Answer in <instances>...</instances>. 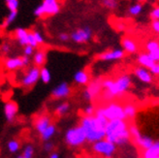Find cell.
Masks as SVG:
<instances>
[{"label":"cell","mask_w":159,"mask_h":158,"mask_svg":"<svg viewBox=\"0 0 159 158\" xmlns=\"http://www.w3.org/2000/svg\"><path fill=\"white\" fill-rule=\"evenodd\" d=\"M108 120L99 111L95 112L94 115L83 116L80 120V125L84 129L86 137V143L94 144L98 141L106 139V126Z\"/></svg>","instance_id":"obj_1"},{"label":"cell","mask_w":159,"mask_h":158,"mask_svg":"<svg viewBox=\"0 0 159 158\" xmlns=\"http://www.w3.org/2000/svg\"><path fill=\"white\" fill-rule=\"evenodd\" d=\"M106 140L115 144L117 147L130 143L131 134L124 120L116 118L108 121L106 126Z\"/></svg>","instance_id":"obj_2"},{"label":"cell","mask_w":159,"mask_h":158,"mask_svg":"<svg viewBox=\"0 0 159 158\" xmlns=\"http://www.w3.org/2000/svg\"><path fill=\"white\" fill-rule=\"evenodd\" d=\"M104 88L110 92L112 95H117L128 91L132 85V79L128 74H124L116 79V82L106 81L103 84Z\"/></svg>","instance_id":"obj_3"},{"label":"cell","mask_w":159,"mask_h":158,"mask_svg":"<svg viewBox=\"0 0 159 158\" xmlns=\"http://www.w3.org/2000/svg\"><path fill=\"white\" fill-rule=\"evenodd\" d=\"M64 143L69 147H80L86 143V137L84 129L78 124L66 130L64 134Z\"/></svg>","instance_id":"obj_4"},{"label":"cell","mask_w":159,"mask_h":158,"mask_svg":"<svg viewBox=\"0 0 159 158\" xmlns=\"http://www.w3.org/2000/svg\"><path fill=\"white\" fill-rule=\"evenodd\" d=\"M60 11V4L58 0H43V2L36 7L33 14L37 18L44 16H54Z\"/></svg>","instance_id":"obj_5"},{"label":"cell","mask_w":159,"mask_h":158,"mask_svg":"<svg viewBox=\"0 0 159 158\" xmlns=\"http://www.w3.org/2000/svg\"><path fill=\"white\" fill-rule=\"evenodd\" d=\"M91 149L94 153L99 154L104 158H113L116 153L117 147L115 144L111 143L110 141L104 139L92 144Z\"/></svg>","instance_id":"obj_6"},{"label":"cell","mask_w":159,"mask_h":158,"mask_svg":"<svg viewBox=\"0 0 159 158\" xmlns=\"http://www.w3.org/2000/svg\"><path fill=\"white\" fill-rule=\"evenodd\" d=\"M40 80V68L31 66L20 79V84L25 88H30L34 86Z\"/></svg>","instance_id":"obj_7"},{"label":"cell","mask_w":159,"mask_h":158,"mask_svg":"<svg viewBox=\"0 0 159 158\" xmlns=\"http://www.w3.org/2000/svg\"><path fill=\"white\" fill-rule=\"evenodd\" d=\"M92 35V29L89 26H84L74 30L70 34V40L76 44H85L91 40Z\"/></svg>","instance_id":"obj_8"},{"label":"cell","mask_w":159,"mask_h":158,"mask_svg":"<svg viewBox=\"0 0 159 158\" xmlns=\"http://www.w3.org/2000/svg\"><path fill=\"white\" fill-rule=\"evenodd\" d=\"M30 57L25 56H17V57H9L4 60V67L8 71H16L21 68H25L29 65Z\"/></svg>","instance_id":"obj_9"},{"label":"cell","mask_w":159,"mask_h":158,"mask_svg":"<svg viewBox=\"0 0 159 158\" xmlns=\"http://www.w3.org/2000/svg\"><path fill=\"white\" fill-rule=\"evenodd\" d=\"M98 111L108 120H116V118H121V120H123L125 116V111L116 104H111L108 107L100 109Z\"/></svg>","instance_id":"obj_10"},{"label":"cell","mask_w":159,"mask_h":158,"mask_svg":"<svg viewBox=\"0 0 159 158\" xmlns=\"http://www.w3.org/2000/svg\"><path fill=\"white\" fill-rule=\"evenodd\" d=\"M125 52L123 51L122 48H117V49H113L107 52H102L101 54L98 55V59L101 61H106V62H113V61H117L120 60L124 57Z\"/></svg>","instance_id":"obj_11"},{"label":"cell","mask_w":159,"mask_h":158,"mask_svg":"<svg viewBox=\"0 0 159 158\" xmlns=\"http://www.w3.org/2000/svg\"><path fill=\"white\" fill-rule=\"evenodd\" d=\"M71 88L68 83L63 82L60 83L59 84H57L55 88H52L51 95L52 98L54 99H58V100H62V99H66L70 96L71 94Z\"/></svg>","instance_id":"obj_12"},{"label":"cell","mask_w":159,"mask_h":158,"mask_svg":"<svg viewBox=\"0 0 159 158\" xmlns=\"http://www.w3.org/2000/svg\"><path fill=\"white\" fill-rule=\"evenodd\" d=\"M4 116L5 120L8 123H13L16 120V117L18 115L19 112V106L17 102L15 101H8L4 105Z\"/></svg>","instance_id":"obj_13"},{"label":"cell","mask_w":159,"mask_h":158,"mask_svg":"<svg viewBox=\"0 0 159 158\" xmlns=\"http://www.w3.org/2000/svg\"><path fill=\"white\" fill-rule=\"evenodd\" d=\"M134 75L138 78V80H140L141 83L145 84H149L152 83L153 76L150 73L149 69L146 67H143L141 65L137 66L134 69Z\"/></svg>","instance_id":"obj_14"},{"label":"cell","mask_w":159,"mask_h":158,"mask_svg":"<svg viewBox=\"0 0 159 158\" xmlns=\"http://www.w3.org/2000/svg\"><path fill=\"white\" fill-rule=\"evenodd\" d=\"M51 124H52V118H51V116L48 115H42L38 116L35 120L34 129L39 134V135H41V134L48 127H49Z\"/></svg>","instance_id":"obj_15"},{"label":"cell","mask_w":159,"mask_h":158,"mask_svg":"<svg viewBox=\"0 0 159 158\" xmlns=\"http://www.w3.org/2000/svg\"><path fill=\"white\" fill-rule=\"evenodd\" d=\"M147 52L152 56L155 62H159V42L156 40H149L146 44Z\"/></svg>","instance_id":"obj_16"},{"label":"cell","mask_w":159,"mask_h":158,"mask_svg":"<svg viewBox=\"0 0 159 158\" xmlns=\"http://www.w3.org/2000/svg\"><path fill=\"white\" fill-rule=\"evenodd\" d=\"M137 61L138 63L143 66V67H146L148 69H150L154 64H155V60L150 56V55L148 52H142L138 55L137 57Z\"/></svg>","instance_id":"obj_17"},{"label":"cell","mask_w":159,"mask_h":158,"mask_svg":"<svg viewBox=\"0 0 159 158\" xmlns=\"http://www.w3.org/2000/svg\"><path fill=\"white\" fill-rule=\"evenodd\" d=\"M73 81L79 85H86L89 83V75L85 70H78L73 76Z\"/></svg>","instance_id":"obj_18"},{"label":"cell","mask_w":159,"mask_h":158,"mask_svg":"<svg viewBox=\"0 0 159 158\" xmlns=\"http://www.w3.org/2000/svg\"><path fill=\"white\" fill-rule=\"evenodd\" d=\"M121 46H122V49L125 52H128V53H135L137 52L138 51V47L137 44L135 43V41H133L132 39L128 38V37H125L121 40Z\"/></svg>","instance_id":"obj_19"},{"label":"cell","mask_w":159,"mask_h":158,"mask_svg":"<svg viewBox=\"0 0 159 158\" xmlns=\"http://www.w3.org/2000/svg\"><path fill=\"white\" fill-rule=\"evenodd\" d=\"M46 59H47V54L44 50H38L33 54V64L38 68H41L45 65Z\"/></svg>","instance_id":"obj_20"},{"label":"cell","mask_w":159,"mask_h":158,"mask_svg":"<svg viewBox=\"0 0 159 158\" xmlns=\"http://www.w3.org/2000/svg\"><path fill=\"white\" fill-rule=\"evenodd\" d=\"M28 32L26 29L25 28H21V27H19L16 29L15 31V36H16V39L18 40L19 44L22 47H25L27 45V37H28Z\"/></svg>","instance_id":"obj_21"},{"label":"cell","mask_w":159,"mask_h":158,"mask_svg":"<svg viewBox=\"0 0 159 158\" xmlns=\"http://www.w3.org/2000/svg\"><path fill=\"white\" fill-rule=\"evenodd\" d=\"M55 133H57V126L52 123L49 127L40 135V139H41V141L44 142V143H46V142H50L55 135Z\"/></svg>","instance_id":"obj_22"},{"label":"cell","mask_w":159,"mask_h":158,"mask_svg":"<svg viewBox=\"0 0 159 158\" xmlns=\"http://www.w3.org/2000/svg\"><path fill=\"white\" fill-rule=\"evenodd\" d=\"M70 108H71V106H70V104L68 103V102H62V103L58 104L57 107H55L54 114L57 115L58 117H62V116L66 115L69 113Z\"/></svg>","instance_id":"obj_23"},{"label":"cell","mask_w":159,"mask_h":158,"mask_svg":"<svg viewBox=\"0 0 159 158\" xmlns=\"http://www.w3.org/2000/svg\"><path fill=\"white\" fill-rule=\"evenodd\" d=\"M145 158H159V141H154L153 145L147 149Z\"/></svg>","instance_id":"obj_24"},{"label":"cell","mask_w":159,"mask_h":158,"mask_svg":"<svg viewBox=\"0 0 159 158\" xmlns=\"http://www.w3.org/2000/svg\"><path fill=\"white\" fill-rule=\"evenodd\" d=\"M143 9H144L143 3L135 2L128 7V9H127V14L131 16V17H138V16H140L142 14Z\"/></svg>","instance_id":"obj_25"},{"label":"cell","mask_w":159,"mask_h":158,"mask_svg":"<svg viewBox=\"0 0 159 158\" xmlns=\"http://www.w3.org/2000/svg\"><path fill=\"white\" fill-rule=\"evenodd\" d=\"M40 81L43 84H50L52 81V73L49 70V68H47L45 66L40 68Z\"/></svg>","instance_id":"obj_26"},{"label":"cell","mask_w":159,"mask_h":158,"mask_svg":"<svg viewBox=\"0 0 159 158\" xmlns=\"http://www.w3.org/2000/svg\"><path fill=\"white\" fill-rule=\"evenodd\" d=\"M7 149H8V151L12 154L19 152L20 149V142L17 139L9 140L7 143Z\"/></svg>","instance_id":"obj_27"},{"label":"cell","mask_w":159,"mask_h":158,"mask_svg":"<svg viewBox=\"0 0 159 158\" xmlns=\"http://www.w3.org/2000/svg\"><path fill=\"white\" fill-rule=\"evenodd\" d=\"M101 3L103 7H105L106 9L114 11L117 9L119 5V0H101Z\"/></svg>","instance_id":"obj_28"},{"label":"cell","mask_w":159,"mask_h":158,"mask_svg":"<svg viewBox=\"0 0 159 158\" xmlns=\"http://www.w3.org/2000/svg\"><path fill=\"white\" fill-rule=\"evenodd\" d=\"M17 16H18V11L10 12L9 15L7 16L6 19L4 20V21L2 23V28H7L9 25H11L12 23L15 21V20L17 19Z\"/></svg>","instance_id":"obj_29"},{"label":"cell","mask_w":159,"mask_h":158,"mask_svg":"<svg viewBox=\"0 0 159 158\" xmlns=\"http://www.w3.org/2000/svg\"><path fill=\"white\" fill-rule=\"evenodd\" d=\"M34 153H35V147L32 144L25 145L22 149V152H21V154L25 158H33Z\"/></svg>","instance_id":"obj_30"},{"label":"cell","mask_w":159,"mask_h":158,"mask_svg":"<svg viewBox=\"0 0 159 158\" xmlns=\"http://www.w3.org/2000/svg\"><path fill=\"white\" fill-rule=\"evenodd\" d=\"M83 113L84 116H91L95 115V108L92 104H89L86 105L84 110H83Z\"/></svg>","instance_id":"obj_31"},{"label":"cell","mask_w":159,"mask_h":158,"mask_svg":"<svg viewBox=\"0 0 159 158\" xmlns=\"http://www.w3.org/2000/svg\"><path fill=\"white\" fill-rule=\"evenodd\" d=\"M149 18L152 20H159V5L154 6L149 12Z\"/></svg>","instance_id":"obj_32"},{"label":"cell","mask_w":159,"mask_h":158,"mask_svg":"<svg viewBox=\"0 0 159 158\" xmlns=\"http://www.w3.org/2000/svg\"><path fill=\"white\" fill-rule=\"evenodd\" d=\"M27 45L31 46V47H33L34 49H36L37 47L39 46L36 42V39L33 35V32L32 31H29L28 32V37H27Z\"/></svg>","instance_id":"obj_33"},{"label":"cell","mask_w":159,"mask_h":158,"mask_svg":"<svg viewBox=\"0 0 159 158\" xmlns=\"http://www.w3.org/2000/svg\"><path fill=\"white\" fill-rule=\"evenodd\" d=\"M7 7L9 9L10 12H15L18 11L19 8V0H10V1L7 2Z\"/></svg>","instance_id":"obj_34"},{"label":"cell","mask_w":159,"mask_h":158,"mask_svg":"<svg viewBox=\"0 0 159 158\" xmlns=\"http://www.w3.org/2000/svg\"><path fill=\"white\" fill-rule=\"evenodd\" d=\"M23 55L25 56H27V57H30V56H32V55L34 54L35 52V49L33 48V47H31L29 45H26L23 47Z\"/></svg>","instance_id":"obj_35"},{"label":"cell","mask_w":159,"mask_h":158,"mask_svg":"<svg viewBox=\"0 0 159 158\" xmlns=\"http://www.w3.org/2000/svg\"><path fill=\"white\" fill-rule=\"evenodd\" d=\"M54 144L52 143V142H46V143H44L43 145V151L45 152H48V153H51L52 151H54Z\"/></svg>","instance_id":"obj_36"},{"label":"cell","mask_w":159,"mask_h":158,"mask_svg":"<svg viewBox=\"0 0 159 158\" xmlns=\"http://www.w3.org/2000/svg\"><path fill=\"white\" fill-rule=\"evenodd\" d=\"M12 47L9 43H3L1 46H0V52H1L2 54H8L11 52Z\"/></svg>","instance_id":"obj_37"},{"label":"cell","mask_w":159,"mask_h":158,"mask_svg":"<svg viewBox=\"0 0 159 158\" xmlns=\"http://www.w3.org/2000/svg\"><path fill=\"white\" fill-rule=\"evenodd\" d=\"M32 32H33V35H34V37H35V39H36L37 44H38V45H42V44H44L45 39H44V36L42 35V33H41V32H39V31H37V30H34V31H32Z\"/></svg>","instance_id":"obj_38"},{"label":"cell","mask_w":159,"mask_h":158,"mask_svg":"<svg viewBox=\"0 0 159 158\" xmlns=\"http://www.w3.org/2000/svg\"><path fill=\"white\" fill-rule=\"evenodd\" d=\"M82 97H83V99H84V101H86V102H91L92 99H93V95L89 92V90L87 89V88H85V89L83 90Z\"/></svg>","instance_id":"obj_39"},{"label":"cell","mask_w":159,"mask_h":158,"mask_svg":"<svg viewBox=\"0 0 159 158\" xmlns=\"http://www.w3.org/2000/svg\"><path fill=\"white\" fill-rule=\"evenodd\" d=\"M150 73H152V76H156L158 77L159 76V62H156L155 64L149 69Z\"/></svg>","instance_id":"obj_40"},{"label":"cell","mask_w":159,"mask_h":158,"mask_svg":"<svg viewBox=\"0 0 159 158\" xmlns=\"http://www.w3.org/2000/svg\"><path fill=\"white\" fill-rule=\"evenodd\" d=\"M58 39L60 42H63V43H66L70 40V34L66 33V32H62L58 35Z\"/></svg>","instance_id":"obj_41"},{"label":"cell","mask_w":159,"mask_h":158,"mask_svg":"<svg viewBox=\"0 0 159 158\" xmlns=\"http://www.w3.org/2000/svg\"><path fill=\"white\" fill-rule=\"evenodd\" d=\"M152 28L154 33L159 35V20H152Z\"/></svg>","instance_id":"obj_42"},{"label":"cell","mask_w":159,"mask_h":158,"mask_svg":"<svg viewBox=\"0 0 159 158\" xmlns=\"http://www.w3.org/2000/svg\"><path fill=\"white\" fill-rule=\"evenodd\" d=\"M49 158H60V154H59V152L54 151L49 153Z\"/></svg>","instance_id":"obj_43"},{"label":"cell","mask_w":159,"mask_h":158,"mask_svg":"<svg viewBox=\"0 0 159 158\" xmlns=\"http://www.w3.org/2000/svg\"><path fill=\"white\" fill-rule=\"evenodd\" d=\"M17 158H25V156H23V155L20 153V154H19V155L17 156Z\"/></svg>","instance_id":"obj_44"},{"label":"cell","mask_w":159,"mask_h":158,"mask_svg":"<svg viewBox=\"0 0 159 158\" xmlns=\"http://www.w3.org/2000/svg\"><path fill=\"white\" fill-rule=\"evenodd\" d=\"M135 2H138V3H143V1H144V0H134Z\"/></svg>","instance_id":"obj_45"},{"label":"cell","mask_w":159,"mask_h":158,"mask_svg":"<svg viewBox=\"0 0 159 158\" xmlns=\"http://www.w3.org/2000/svg\"><path fill=\"white\" fill-rule=\"evenodd\" d=\"M5 1H6V3H7L8 1H10V0H5Z\"/></svg>","instance_id":"obj_46"}]
</instances>
